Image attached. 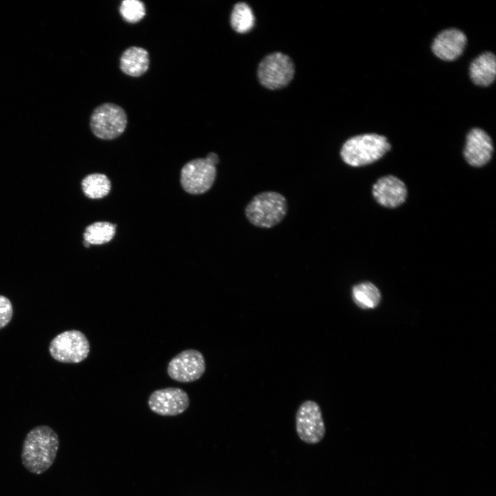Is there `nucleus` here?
<instances>
[{
    "instance_id": "a211bd4d",
    "label": "nucleus",
    "mask_w": 496,
    "mask_h": 496,
    "mask_svg": "<svg viewBox=\"0 0 496 496\" xmlns=\"http://www.w3.org/2000/svg\"><path fill=\"white\" fill-rule=\"evenodd\" d=\"M116 227L108 222H96L87 226L83 234L84 241L90 245H102L110 241Z\"/></svg>"
},
{
    "instance_id": "4468645a",
    "label": "nucleus",
    "mask_w": 496,
    "mask_h": 496,
    "mask_svg": "<svg viewBox=\"0 0 496 496\" xmlns=\"http://www.w3.org/2000/svg\"><path fill=\"white\" fill-rule=\"evenodd\" d=\"M148 52L141 47L132 46L121 54L120 68L127 75L138 77L143 75L149 68Z\"/></svg>"
},
{
    "instance_id": "6e6552de",
    "label": "nucleus",
    "mask_w": 496,
    "mask_h": 496,
    "mask_svg": "<svg viewBox=\"0 0 496 496\" xmlns=\"http://www.w3.org/2000/svg\"><path fill=\"white\" fill-rule=\"evenodd\" d=\"M216 175V166L206 158H196L186 163L181 170L180 183L184 190L200 194L212 186Z\"/></svg>"
},
{
    "instance_id": "9b49d317",
    "label": "nucleus",
    "mask_w": 496,
    "mask_h": 496,
    "mask_svg": "<svg viewBox=\"0 0 496 496\" xmlns=\"http://www.w3.org/2000/svg\"><path fill=\"white\" fill-rule=\"evenodd\" d=\"M493 151L492 141L486 132L479 128H474L468 132L464 154L471 165H484L490 161Z\"/></svg>"
},
{
    "instance_id": "4be33fe9",
    "label": "nucleus",
    "mask_w": 496,
    "mask_h": 496,
    "mask_svg": "<svg viewBox=\"0 0 496 496\" xmlns=\"http://www.w3.org/2000/svg\"><path fill=\"white\" fill-rule=\"evenodd\" d=\"M210 163H211L214 165H216L219 162L218 156L215 153H209L205 158Z\"/></svg>"
},
{
    "instance_id": "0eeeda50",
    "label": "nucleus",
    "mask_w": 496,
    "mask_h": 496,
    "mask_svg": "<svg viewBox=\"0 0 496 496\" xmlns=\"http://www.w3.org/2000/svg\"><path fill=\"white\" fill-rule=\"evenodd\" d=\"M296 429L300 439L307 444H317L322 440L325 425L317 402L306 400L300 405L296 414Z\"/></svg>"
},
{
    "instance_id": "412c9836",
    "label": "nucleus",
    "mask_w": 496,
    "mask_h": 496,
    "mask_svg": "<svg viewBox=\"0 0 496 496\" xmlns=\"http://www.w3.org/2000/svg\"><path fill=\"white\" fill-rule=\"evenodd\" d=\"M13 314L12 304L10 300L0 295V329L11 320Z\"/></svg>"
},
{
    "instance_id": "1a4fd4ad",
    "label": "nucleus",
    "mask_w": 496,
    "mask_h": 496,
    "mask_svg": "<svg viewBox=\"0 0 496 496\" xmlns=\"http://www.w3.org/2000/svg\"><path fill=\"white\" fill-rule=\"evenodd\" d=\"M205 371V361L203 354L195 349L185 350L169 362L167 373L178 382H190L198 380Z\"/></svg>"
},
{
    "instance_id": "f03ea898",
    "label": "nucleus",
    "mask_w": 496,
    "mask_h": 496,
    "mask_svg": "<svg viewBox=\"0 0 496 496\" xmlns=\"http://www.w3.org/2000/svg\"><path fill=\"white\" fill-rule=\"evenodd\" d=\"M391 149L386 137L376 134H364L348 139L342 145L340 156L343 161L353 167L372 163Z\"/></svg>"
},
{
    "instance_id": "f3484780",
    "label": "nucleus",
    "mask_w": 496,
    "mask_h": 496,
    "mask_svg": "<svg viewBox=\"0 0 496 496\" xmlns=\"http://www.w3.org/2000/svg\"><path fill=\"white\" fill-rule=\"evenodd\" d=\"M230 23L237 32H249L254 25V15L250 6L245 2L235 4L231 14Z\"/></svg>"
},
{
    "instance_id": "2eb2a0df",
    "label": "nucleus",
    "mask_w": 496,
    "mask_h": 496,
    "mask_svg": "<svg viewBox=\"0 0 496 496\" xmlns=\"http://www.w3.org/2000/svg\"><path fill=\"white\" fill-rule=\"evenodd\" d=\"M495 74V56L490 52L480 54L473 61L470 65L471 78L477 85H489L494 81Z\"/></svg>"
},
{
    "instance_id": "39448f33",
    "label": "nucleus",
    "mask_w": 496,
    "mask_h": 496,
    "mask_svg": "<svg viewBox=\"0 0 496 496\" xmlns=\"http://www.w3.org/2000/svg\"><path fill=\"white\" fill-rule=\"evenodd\" d=\"M49 351L51 356L60 362L79 363L87 357L90 343L81 331H65L52 340Z\"/></svg>"
},
{
    "instance_id": "f257e3e1",
    "label": "nucleus",
    "mask_w": 496,
    "mask_h": 496,
    "mask_svg": "<svg viewBox=\"0 0 496 496\" xmlns=\"http://www.w3.org/2000/svg\"><path fill=\"white\" fill-rule=\"evenodd\" d=\"M59 446L57 433L47 425L37 426L26 435L22 445L21 462L30 473L40 475L54 463Z\"/></svg>"
},
{
    "instance_id": "423d86ee",
    "label": "nucleus",
    "mask_w": 496,
    "mask_h": 496,
    "mask_svg": "<svg viewBox=\"0 0 496 496\" xmlns=\"http://www.w3.org/2000/svg\"><path fill=\"white\" fill-rule=\"evenodd\" d=\"M294 65L291 59L281 52L266 56L260 63L258 77L265 87L276 90L286 86L293 79Z\"/></svg>"
},
{
    "instance_id": "ddd939ff",
    "label": "nucleus",
    "mask_w": 496,
    "mask_h": 496,
    "mask_svg": "<svg viewBox=\"0 0 496 496\" xmlns=\"http://www.w3.org/2000/svg\"><path fill=\"white\" fill-rule=\"evenodd\" d=\"M466 43V37L456 28L441 32L432 43L433 52L444 61H453L463 52Z\"/></svg>"
},
{
    "instance_id": "7ed1b4c3",
    "label": "nucleus",
    "mask_w": 496,
    "mask_h": 496,
    "mask_svg": "<svg viewBox=\"0 0 496 496\" xmlns=\"http://www.w3.org/2000/svg\"><path fill=\"white\" fill-rule=\"evenodd\" d=\"M287 211V203L283 195L265 192L255 196L245 208V215L254 225L270 228L278 225Z\"/></svg>"
},
{
    "instance_id": "6ab92c4d",
    "label": "nucleus",
    "mask_w": 496,
    "mask_h": 496,
    "mask_svg": "<svg viewBox=\"0 0 496 496\" xmlns=\"http://www.w3.org/2000/svg\"><path fill=\"white\" fill-rule=\"evenodd\" d=\"M111 183L107 177L102 174H92L85 176L82 181V189L86 196L90 198H101L110 191Z\"/></svg>"
},
{
    "instance_id": "9d476101",
    "label": "nucleus",
    "mask_w": 496,
    "mask_h": 496,
    "mask_svg": "<svg viewBox=\"0 0 496 496\" xmlns=\"http://www.w3.org/2000/svg\"><path fill=\"white\" fill-rule=\"evenodd\" d=\"M189 404V399L187 393L176 387L154 391L148 400L150 409L163 416L179 415L187 409Z\"/></svg>"
},
{
    "instance_id": "f8f14e48",
    "label": "nucleus",
    "mask_w": 496,
    "mask_h": 496,
    "mask_svg": "<svg viewBox=\"0 0 496 496\" xmlns=\"http://www.w3.org/2000/svg\"><path fill=\"white\" fill-rule=\"evenodd\" d=\"M373 194L380 205L386 207H396L406 198L405 184L393 176L380 178L373 186Z\"/></svg>"
},
{
    "instance_id": "dca6fc26",
    "label": "nucleus",
    "mask_w": 496,
    "mask_h": 496,
    "mask_svg": "<svg viewBox=\"0 0 496 496\" xmlns=\"http://www.w3.org/2000/svg\"><path fill=\"white\" fill-rule=\"evenodd\" d=\"M352 298L362 309L375 308L380 302L381 295L378 289L369 282L355 285L352 289Z\"/></svg>"
},
{
    "instance_id": "aec40b11",
    "label": "nucleus",
    "mask_w": 496,
    "mask_h": 496,
    "mask_svg": "<svg viewBox=\"0 0 496 496\" xmlns=\"http://www.w3.org/2000/svg\"><path fill=\"white\" fill-rule=\"evenodd\" d=\"M119 12L127 22L136 23L145 15V7L139 0H124L121 3Z\"/></svg>"
},
{
    "instance_id": "20e7f679",
    "label": "nucleus",
    "mask_w": 496,
    "mask_h": 496,
    "mask_svg": "<svg viewBox=\"0 0 496 496\" xmlns=\"http://www.w3.org/2000/svg\"><path fill=\"white\" fill-rule=\"evenodd\" d=\"M127 123L125 110L116 104L106 103L94 110L90 125L96 136L104 140H112L123 134Z\"/></svg>"
}]
</instances>
